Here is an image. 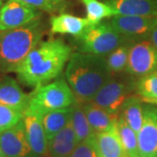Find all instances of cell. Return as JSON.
Segmentation results:
<instances>
[{
  "instance_id": "6da1fadb",
  "label": "cell",
  "mask_w": 157,
  "mask_h": 157,
  "mask_svg": "<svg viewBox=\"0 0 157 157\" xmlns=\"http://www.w3.org/2000/svg\"><path fill=\"white\" fill-rule=\"evenodd\" d=\"M72 55V48L61 39L40 42L15 71L26 86L38 87L59 78Z\"/></svg>"
},
{
  "instance_id": "7a4b0ae2",
  "label": "cell",
  "mask_w": 157,
  "mask_h": 157,
  "mask_svg": "<svg viewBox=\"0 0 157 157\" xmlns=\"http://www.w3.org/2000/svg\"><path fill=\"white\" fill-rule=\"evenodd\" d=\"M67 81L80 103L92 101L99 90L112 78L107 58L84 52L73 53L66 68Z\"/></svg>"
},
{
  "instance_id": "3957f363",
  "label": "cell",
  "mask_w": 157,
  "mask_h": 157,
  "mask_svg": "<svg viewBox=\"0 0 157 157\" xmlns=\"http://www.w3.org/2000/svg\"><path fill=\"white\" fill-rule=\"evenodd\" d=\"M43 36L44 27L39 18L20 27L0 32V72L15 73Z\"/></svg>"
},
{
  "instance_id": "277c9868",
  "label": "cell",
  "mask_w": 157,
  "mask_h": 157,
  "mask_svg": "<svg viewBox=\"0 0 157 157\" xmlns=\"http://www.w3.org/2000/svg\"><path fill=\"white\" fill-rule=\"evenodd\" d=\"M75 102L76 98L67 81L60 78L36 87L27 107L42 115L49 111L72 107Z\"/></svg>"
},
{
  "instance_id": "5b68a950",
  "label": "cell",
  "mask_w": 157,
  "mask_h": 157,
  "mask_svg": "<svg viewBox=\"0 0 157 157\" xmlns=\"http://www.w3.org/2000/svg\"><path fill=\"white\" fill-rule=\"evenodd\" d=\"M77 40L80 52L107 55L124 44L126 38L118 33L110 23L100 22L88 25Z\"/></svg>"
},
{
  "instance_id": "8992f818",
  "label": "cell",
  "mask_w": 157,
  "mask_h": 157,
  "mask_svg": "<svg viewBox=\"0 0 157 157\" xmlns=\"http://www.w3.org/2000/svg\"><path fill=\"white\" fill-rule=\"evenodd\" d=\"M126 71L142 77L157 72V49L152 41L143 40L130 47Z\"/></svg>"
},
{
  "instance_id": "52a82bcc",
  "label": "cell",
  "mask_w": 157,
  "mask_h": 157,
  "mask_svg": "<svg viewBox=\"0 0 157 157\" xmlns=\"http://www.w3.org/2000/svg\"><path fill=\"white\" fill-rule=\"evenodd\" d=\"M39 16L37 9L23 0H7L0 8V32L25 25Z\"/></svg>"
},
{
  "instance_id": "ba28073f",
  "label": "cell",
  "mask_w": 157,
  "mask_h": 157,
  "mask_svg": "<svg viewBox=\"0 0 157 157\" xmlns=\"http://www.w3.org/2000/svg\"><path fill=\"white\" fill-rule=\"evenodd\" d=\"M0 147L7 157H39L29 144L23 121L0 132Z\"/></svg>"
},
{
  "instance_id": "9c48e42d",
  "label": "cell",
  "mask_w": 157,
  "mask_h": 157,
  "mask_svg": "<svg viewBox=\"0 0 157 157\" xmlns=\"http://www.w3.org/2000/svg\"><path fill=\"white\" fill-rule=\"evenodd\" d=\"M137 139L140 157H157V108L143 107V122Z\"/></svg>"
},
{
  "instance_id": "30bf717a",
  "label": "cell",
  "mask_w": 157,
  "mask_h": 157,
  "mask_svg": "<svg viewBox=\"0 0 157 157\" xmlns=\"http://www.w3.org/2000/svg\"><path fill=\"white\" fill-rule=\"evenodd\" d=\"M128 86L116 79H109L93 99V102L111 113L120 114L121 107L128 97Z\"/></svg>"
},
{
  "instance_id": "8fae6325",
  "label": "cell",
  "mask_w": 157,
  "mask_h": 157,
  "mask_svg": "<svg viewBox=\"0 0 157 157\" xmlns=\"http://www.w3.org/2000/svg\"><path fill=\"white\" fill-rule=\"evenodd\" d=\"M110 24L118 33L126 39L145 37L151 34L157 25V17L115 15L112 17Z\"/></svg>"
},
{
  "instance_id": "7c38bea8",
  "label": "cell",
  "mask_w": 157,
  "mask_h": 157,
  "mask_svg": "<svg viewBox=\"0 0 157 157\" xmlns=\"http://www.w3.org/2000/svg\"><path fill=\"white\" fill-rule=\"evenodd\" d=\"M22 121L27 140L33 151L39 157L48 156V140L40 115L27 107L24 111Z\"/></svg>"
},
{
  "instance_id": "4fadbf2b",
  "label": "cell",
  "mask_w": 157,
  "mask_h": 157,
  "mask_svg": "<svg viewBox=\"0 0 157 157\" xmlns=\"http://www.w3.org/2000/svg\"><path fill=\"white\" fill-rule=\"evenodd\" d=\"M30 97L31 94H26L13 78H0V104L24 112L28 107Z\"/></svg>"
},
{
  "instance_id": "5bb4252c",
  "label": "cell",
  "mask_w": 157,
  "mask_h": 157,
  "mask_svg": "<svg viewBox=\"0 0 157 157\" xmlns=\"http://www.w3.org/2000/svg\"><path fill=\"white\" fill-rule=\"evenodd\" d=\"M117 15L157 17V0H102Z\"/></svg>"
},
{
  "instance_id": "9a60e30c",
  "label": "cell",
  "mask_w": 157,
  "mask_h": 157,
  "mask_svg": "<svg viewBox=\"0 0 157 157\" xmlns=\"http://www.w3.org/2000/svg\"><path fill=\"white\" fill-rule=\"evenodd\" d=\"M85 113L95 133H103L115 128L120 114L111 113L93 101L82 103Z\"/></svg>"
},
{
  "instance_id": "2e32d148",
  "label": "cell",
  "mask_w": 157,
  "mask_h": 157,
  "mask_svg": "<svg viewBox=\"0 0 157 157\" xmlns=\"http://www.w3.org/2000/svg\"><path fill=\"white\" fill-rule=\"evenodd\" d=\"M78 140L70 122L52 139L48 140V154L50 157H68L77 147Z\"/></svg>"
},
{
  "instance_id": "e0dca14e",
  "label": "cell",
  "mask_w": 157,
  "mask_h": 157,
  "mask_svg": "<svg viewBox=\"0 0 157 157\" xmlns=\"http://www.w3.org/2000/svg\"><path fill=\"white\" fill-rule=\"evenodd\" d=\"M50 25L52 34H68L78 37L90 24L86 18L68 13H60L51 17Z\"/></svg>"
},
{
  "instance_id": "ac0fdd59",
  "label": "cell",
  "mask_w": 157,
  "mask_h": 157,
  "mask_svg": "<svg viewBox=\"0 0 157 157\" xmlns=\"http://www.w3.org/2000/svg\"><path fill=\"white\" fill-rule=\"evenodd\" d=\"M94 143L101 157H123L126 155L117 128L103 133H95Z\"/></svg>"
},
{
  "instance_id": "d6986e66",
  "label": "cell",
  "mask_w": 157,
  "mask_h": 157,
  "mask_svg": "<svg viewBox=\"0 0 157 157\" xmlns=\"http://www.w3.org/2000/svg\"><path fill=\"white\" fill-rule=\"evenodd\" d=\"M73 106L67 108L49 111L40 115L47 140L52 139L70 122L73 113Z\"/></svg>"
},
{
  "instance_id": "ffe728a7",
  "label": "cell",
  "mask_w": 157,
  "mask_h": 157,
  "mask_svg": "<svg viewBox=\"0 0 157 157\" xmlns=\"http://www.w3.org/2000/svg\"><path fill=\"white\" fill-rule=\"evenodd\" d=\"M120 116L138 134L143 122V107L140 97L129 95L121 107Z\"/></svg>"
},
{
  "instance_id": "44dd1931",
  "label": "cell",
  "mask_w": 157,
  "mask_h": 157,
  "mask_svg": "<svg viewBox=\"0 0 157 157\" xmlns=\"http://www.w3.org/2000/svg\"><path fill=\"white\" fill-rule=\"evenodd\" d=\"M71 123L78 142L92 138L95 135V132L92 128L87 117L85 113L82 103L78 102L77 100L73 106Z\"/></svg>"
},
{
  "instance_id": "7402d4cb",
  "label": "cell",
  "mask_w": 157,
  "mask_h": 157,
  "mask_svg": "<svg viewBox=\"0 0 157 157\" xmlns=\"http://www.w3.org/2000/svg\"><path fill=\"white\" fill-rule=\"evenodd\" d=\"M116 128L126 155L130 157H140L137 134L121 116L118 120Z\"/></svg>"
},
{
  "instance_id": "603a6c76",
  "label": "cell",
  "mask_w": 157,
  "mask_h": 157,
  "mask_svg": "<svg viewBox=\"0 0 157 157\" xmlns=\"http://www.w3.org/2000/svg\"><path fill=\"white\" fill-rule=\"evenodd\" d=\"M86 10V19L90 25L101 22L105 17H112L116 14L112 7L99 0H81Z\"/></svg>"
},
{
  "instance_id": "cb8c5ba5",
  "label": "cell",
  "mask_w": 157,
  "mask_h": 157,
  "mask_svg": "<svg viewBox=\"0 0 157 157\" xmlns=\"http://www.w3.org/2000/svg\"><path fill=\"white\" fill-rule=\"evenodd\" d=\"M136 89L141 101L157 105V72L143 76L138 82Z\"/></svg>"
},
{
  "instance_id": "d4e9b609",
  "label": "cell",
  "mask_w": 157,
  "mask_h": 157,
  "mask_svg": "<svg viewBox=\"0 0 157 157\" xmlns=\"http://www.w3.org/2000/svg\"><path fill=\"white\" fill-rule=\"evenodd\" d=\"M129 49L128 45L122 44L108 54L107 63L111 73H119L126 70L128 61Z\"/></svg>"
},
{
  "instance_id": "484cf974",
  "label": "cell",
  "mask_w": 157,
  "mask_h": 157,
  "mask_svg": "<svg viewBox=\"0 0 157 157\" xmlns=\"http://www.w3.org/2000/svg\"><path fill=\"white\" fill-rule=\"evenodd\" d=\"M24 112L0 104V132L15 126L22 121Z\"/></svg>"
},
{
  "instance_id": "4316f807",
  "label": "cell",
  "mask_w": 157,
  "mask_h": 157,
  "mask_svg": "<svg viewBox=\"0 0 157 157\" xmlns=\"http://www.w3.org/2000/svg\"><path fill=\"white\" fill-rule=\"evenodd\" d=\"M23 1L37 10H42L50 13L61 11L66 7V2L64 0H23Z\"/></svg>"
},
{
  "instance_id": "83f0119b",
  "label": "cell",
  "mask_w": 157,
  "mask_h": 157,
  "mask_svg": "<svg viewBox=\"0 0 157 157\" xmlns=\"http://www.w3.org/2000/svg\"><path fill=\"white\" fill-rule=\"evenodd\" d=\"M68 157H101L97 151L94 136L79 142Z\"/></svg>"
},
{
  "instance_id": "f1b7e54d",
  "label": "cell",
  "mask_w": 157,
  "mask_h": 157,
  "mask_svg": "<svg viewBox=\"0 0 157 157\" xmlns=\"http://www.w3.org/2000/svg\"><path fill=\"white\" fill-rule=\"evenodd\" d=\"M150 36H151V41L153 42V44L155 45V46L156 47L157 49V25L152 31Z\"/></svg>"
},
{
  "instance_id": "f546056e",
  "label": "cell",
  "mask_w": 157,
  "mask_h": 157,
  "mask_svg": "<svg viewBox=\"0 0 157 157\" xmlns=\"http://www.w3.org/2000/svg\"><path fill=\"white\" fill-rule=\"evenodd\" d=\"M0 157H7L6 156V155L3 152V150L1 149V147H0Z\"/></svg>"
},
{
  "instance_id": "4dcf8cb0",
  "label": "cell",
  "mask_w": 157,
  "mask_h": 157,
  "mask_svg": "<svg viewBox=\"0 0 157 157\" xmlns=\"http://www.w3.org/2000/svg\"><path fill=\"white\" fill-rule=\"evenodd\" d=\"M2 5H3V0H0V8H1Z\"/></svg>"
},
{
  "instance_id": "1f68e13d",
  "label": "cell",
  "mask_w": 157,
  "mask_h": 157,
  "mask_svg": "<svg viewBox=\"0 0 157 157\" xmlns=\"http://www.w3.org/2000/svg\"><path fill=\"white\" fill-rule=\"evenodd\" d=\"M123 157H130V156H128V155H125V156H123Z\"/></svg>"
},
{
  "instance_id": "d6a6232c",
  "label": "cell",
  "mask_w": 157,
  "mask_h": 157,
  "mask_svg": "<svg viewBox=\"0 0 157 157\" xmlns=\"http://www.w3.org/2000/svg\"><path fill=\"white\" fill-rule=\"evenodd\" d=\"M3 1H7V0H3Z\"/></svg>"
}]
</instances>
